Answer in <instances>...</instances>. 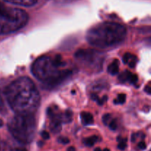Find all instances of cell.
<instances>
[{
	"instance_id": "cell-22",
	"label": "cell",
	"mask_w": 151,
	"mask_h": 151,
	"mask_svg": "<svg viewBox=\"0 0 151 151\" xmlns=\"http://www.w3.org/2000/svg\"><path fill=\"white\" fill-rule=\"evenodd\" d=\"M145 91L148 94H151V87H150V84H148V85L145 87Z\"/></svg>"
},
{
	"instance_id": "cell-21",
	"label": "cell",
	"mask_w": 151,
	"mask_h": 151,
	"mask_svg": "<svg viewBox=\"0 0 151 151\" xmlns=\"http://www.w3.org/2000/svg\"><path fill=\"white\" fill-rule=\"evenodd\" d=\"M138 147H139L141 150H145L146 148V144L144 142H141L139 143Z\"/></svg>"
},
{
	"instance_id": "cell-17",
	"label": "cell",
	"mask_w": 151,
	"mask_h": 151,
	"mask_svg": "<svg viewBox=\"0 0 151 151\" xmlns=\"http://www.w3.org/2000/svg\"><path fill=\"white\" fill-rule=\"evenodd\" d=\"M109 126L111 130L112 131H115V130L117 128V124H116V121L115 119H111V120L109 122Z\"/></svg>"
},
{
	"instance_id": "cell-15",
	"label": "cell",
	"mask_w": 151,
	"mask_h": 151,
	"mask_svg": "<svg viewBox=\"0 0 151 151\" xmlns=\"http://www.w3.org/2000/svg\"><path fill=\"white\" fill-rule=\"evenodd\" d=\"M125 100H126V95H125V94H119V95L117 96L116 100H114V103L116 105L123 104L125 102Z\"/></svg>"
},
{
	"instance_id": "cell-13",
	"label": "cell",
	"mask_w": 151,
	"mask_h": 151,
	"mask_svg": "<svg viewBox=\"0 0 151 151\" xmlns=\"http://www.w3.org/2000/svg\"><path fill=\"white\" fill-rule=\"evenodd\" d=\"M98 137H97V136H92V137H88V138L85 139L83 140V142L84 144L86 146H88V147H91V146L94 145L98 141Z\"/></svg>"
},
{
	"instance_id": "cell-26",
	"label": "cell",
	"mask_w": 151,
	"mask_h": 151,
	"mask_svg": "<svg viewBox=\"0 0 151 151\" xmlns=\"http://www.w3.org/2000/svg\"><path fill=\"white\" fill-rule=\"evenodd\" d=\"M3 125V122L1 119H0V127H1Z\"/></svg>"
},
{
	"instance_id": "cell-12",
	"label": "cell",
	"mask_w": 151,
	"mask_h": 151,
	"mask_svg": "<svg viewBox=\"0 0 151 151\" xmlns=\"http://www.w3.org/2000/svg\"><path fill=\"white\" fill-rule=\"evenodd\" d=\"M108 72L111 75H116L119 72V61L114 60L108 67Z\"/></svg>"
},
{
	"instance_id": "cell-7",
	"label": "cell",
	"mask_w": 151,
	"mask_h": 151,
	"mask_svg": "<svg viewBox=\"0 0 151 151\" xmlns=\"http://www.w3.org/2000/svg\"><path fill=\"white\" fill-rule=\"evenodd\" d=\"M47 114L50 119V131L53 134H58L61 130L62 122H63V114L52 109H49Z\"/></svg>"
},
{
	"instance_id": "cell-16",
	"label": "cell",
	"mask_w": 151,
	"mask_h": 151,
	"mask_svg": "<svg viewBox=\"0 0 151 151\" xmlns=\"http://www.w3.org/2000/svg\"><path fill=\"white\" fill-rule=\"evenodd\" d=\"M119 144H118V148L121 150H124L127 147V139H119L118 138Z\"/></svg>"
},
{
	"instance_id": "cell-18",
	"label": "cell",
	"mask_w": 151,
	"mask_h": 151,
	"mask_svg": "<svg viewBox=\"0 0 151 151\" xmlns=\"http://www.w3.org/2000/svg\"><path fill=\"white\" fill-rule=\"evenodd\" d=\"M111 121V114H106L103 116V122L105 125H109V122Z\"/></svg>"
},
{
	"instance_id": "cell-11",
	"label": "cell",
	"mask_w": 151,
	"mask_h": 151,
	"mask_svg": "<svg viewBox=\"0 0 151 151\" xmlns=\"http://www.w3.org/2000/svg\"><path fill=\"white\" fill-rule=\"evenodd\" d=\"M81 121L84 125H92L94 123V117L88 112H82L81 114Z\"/></svg>"
},
{
	"instance_id": "cell-8",
	"label": "cell",
	"mask_w": 151,
	"mask_h": 151,
	"mask_svg": "<svg viewBox=\"0 0 151 151\" xmlns=\"http://www.w3.org/2000/svg\"><path fill=\"white\" fill-rule=\"evenodd\" d=\"M119 80L122 83L128 82L130 83L135 84L138 81V77L129 71H125L119 75Z\"/></svg>"
},
{
	"instance_id": "cell-10",
	"label": "cell",
	"mask_w": 151,
	"mask_h": 151,
	"mask_svg": "<svg viewBox=\"0 0 151 151\" xmlns=\"http://www.w3.org/2000/svg\"><path fill=\"white\" fill-rule=\"evenodd\" d=\"M4 1L12 3V4H18V5L30 7V6H32L36 4L38 0H4Z\"/></svg>"
},
{
	"instance_id": "cell-24",
	"label": "cell",
	"mask_w": 151,
	"mask_h": 151,
	"mask_svg": "<svg viewBox=\"0 0 151 151\" xmlns=\"http://www.w3.org/2000/svg\"><path fill=\"white\" fill-rule=\"evenodd\" d=\"M94 151H110V150H109L108 148L104 149V150H101V149H100V148H99V147H97V148H96L95 150H94Z\"/></svg>"
},
{
	"instance_id": "cell-1",
	"label": "cell",
	"mask_w": 151,
	"mask_h": 151,
	"mask_svg": "<svg viewBox=\"0 0 151 151\" xmlns=\"http://www.w3.org/2000/svg\"><path fill=\"white\" fill-rule=\"evenodd\" d=\"M9 106L16 114H33L40 104V94L29 78L22 77L9 84L4 90Z\"/></svg>"
},
{
	"instance_id": "cell-3",
	"label": "cell",
	"mask_w": 151,
	"mask_h": 151,
	"mask_svg": "<svg viewBox=\"0 0 151 151\" xmlns=\"http://www.w3.org/2000/svg\"><path fill=\"white\" fill-rule=\"evenodd\" d=\"M127 31L123 25L116 22H102L88 30L86 40L91 46L107 48L117 45L124 41Z\"/></svg>"
},
{
	"instance_id": "cell-20",
	"label": "cell",
	"mask_w": 151,
	"mask_h": 151,
	"mask_svg": "<svg viewBox=\"0 0 151 151\" xmlns=\"http://www.w3.org/2000/svg\"><path fill=\"white\" fill-rule=\"evenodd\" d=\"M41 137H42V138L44 139H50V134L47 131H42L41 132Z\"/></svg>"
},
{
	"instance_id": "cell-25",
	"label": "cell",
	"mask_w": 151,
	"mask_h": 151,
	"mask_svg": "<svg viewBox=\"0 0 151 151\" xmlns=\"http://www.w3.org/2000/svg\"><path fill=\"white\" fill-rule=\"evenodd\" d=\"M67 151H76V150H75V148L74 147H69L68 148Z\"/></svg>"
},
{
	"instance_id": "cell-2",
	"label": "cell",
	"mask_w": 151,
	"mask_h": 151,
	"mask_svg": "<svg viewBox=\"0 0 151 151\" xmlns=\"http://www.w3.org/2000/svg\"><path fill=\"white\" fill-rule=\"evenodd\" d=\"M65 66L66 63L60 55L54 58L44 56L32 63V73L42 83L49 86H55L72 75V71L64 68Z\"/></svg>"
},
{
	"instance_id": "cell-19",
	"label": "cell",
	"mask_w": 151,
	"mask_h": 151,
	"mask_svg": "<svg viewBox=\"0 0 151 151\" xmlns=\"http://www.w3.org/2000/svg\"><path fill=\"white\" fill-rule=\"evenodd\" d=\"M58 141L59 143H61V144H68V143L69 142V139L68 138H66V137H59L58 139Z\"/></svg>"
},
{
	"instance_id": "cell-4",
	"label": "cell",
	"mask_w": 151,
	"mask_h": 151,
	"mask_svg": "<svg viewBox=\"0 0 151 151\" xmlns=\"http://www.w3.org/2000/svg\"><path fill=\"white\" fill-rule=\"evenodd\" d=\"M10 134L23 144L31 142L35 137L36 122L32 114H16L8 122Z\"/></svg>"
},
{
	"instance_id": "cell-23",
	"label": "cell",
	"mask_w": 151,
	"mask_h": 151,
	"mask_svg": "<svg viewBox=\"0 0 151 151\" xmlns=\"http://www.w3.org/2000/svg\"><path fill=\"white\" fill-rule=\"evenodd\" d=\"M4 109V103H3L2 99H1V96H0V112Z\"/></svg>"
},
{
	"instance_id": "cell-14",
	"label": "cell",
	"mask_w": 151,
	"mask_h": 151,
	"mask_svg": "<svg viewBox=\"0 0 151 151\" xmlns=\"http://www.w3.org/2000/svg\"><path fill=\"white\" fill-rule=\"evenodd\" d=\"M72 119V112L71 110H66L63 114V122H70Z\"/></svg>"
},
{
	"instance_id": "cell-9",
	"label": "cell",
	"mask_w": 151,
	"mask_h": 151,
	"mask_svg": "<svg viewBox=\"0 0 151 151\" xmlns=\"http://www.w3.org/2000/svg\"><path fill=\"white\" fill-rule=\"evenodd\" d=\"M123 61L125 64H128V66L131 68H134L135 67L136 64L138 61V59H137V56L134 55L131 53H126L123 56Z\"/></svg>"
},
{
	"instance_id": "cell-6",
	"label": "cell",
	"mask_w": 151,
	"mask_h": 151,
	"mask_svg": "<svg viewBox=\"0 0 151 151\" xmlns=\"http://www.w3.org/2000/svg\"><path fill=\"white\" fill-rule=\"evenodd\" d=\"M75 57L80 63L92 70L97 71L101 69L102 63L104 60L103 53L91 49L78 50L75 54Z\"/></svg>"
},
{
	"instance_id": "cell-5",
	"label": "cell",
	"mask_w": 151,
	"mask_h": 151,
	"mask_svg": "<svg viewBox=\"0 0 151 151\" xmlns=\"http://www.w3.org/2000/svg\"><path fill=\"white\" fill-rule=\"evenodd\" d=\"M28 14L19 8L0 2V35L12 33L22 29L28 22Z\"/></svg>"
}]
</instances>
